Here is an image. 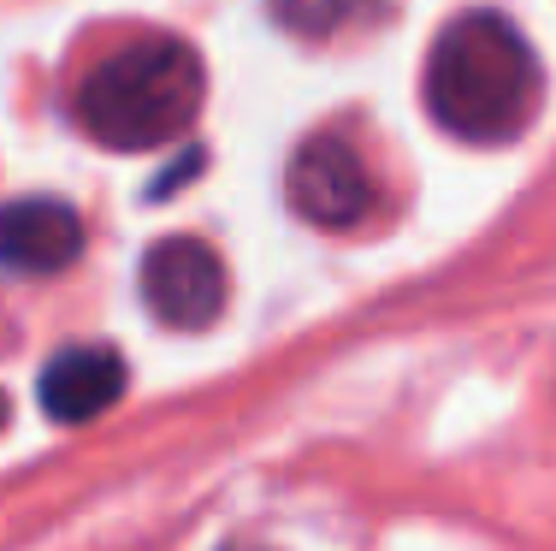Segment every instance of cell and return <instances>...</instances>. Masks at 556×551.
Listing matches in <instances>:
<instances>
[{
	"label": "cell",
	"instance_id": "cell-1",
	"mask_svg": "<svg viewBox=\"0 0 556 551\" xmlns=\"http://www.w3.org/2000/svg\"><path fill=\"white\" fill-rule=\"evenodd\" d=\"M545 101V65L503 12L480 7L439 30L427 54V113L456 142H515Z\"/></svg>",
	"mask_w": 556,
	"mask_h": 551
},
{
	"label": "cell",
	"instance_id": "cell-2",
	"mask_svg": "<svg viewBox=\"0 0 556 551\" xmlns=\"http://www.w3.org/2000/svg\"><path fill=\"white\" fill-rule=\"evenodd\" d=\"M202 96H207V72L190 42L137 36V42L113 48L101 65H89L72 113L101 149L137 154V149L178 142L202 113Z\"/></svg>",
	"mask_w": 556,
	"mask_h": 551
},
{
	"label": "cell",
	"instance_id": "cell-3",
	"mask_svg": "<svg viewBox=\"0 0 556 551\" xmlns=\"http://www.w3.org/2000/svg\"><path fill=\"white\" fill-rule=\"evenodd\" d=\"M285 190H290V208H296L308 226H326V231H350L355 220H367V208H374L367 161L355 154L350 137H338V130H320V137L296 142Z\"/></svg>",
	"mask_w": 556,
	"mask_h": 551
},
{
	"label": "cell",
	"instance_id": "cell-4",
	"mask_svg": "<svg viewBox=\"0 0 556 551\" xmlns=\"http://www.w3.org/2000/svg\"><path fill=\"white\" fill-rule=\"evenodd\" d=\"M142 303L178 333H202L225 314V261L202 238H161L142 255Z\"/></svg>",
	"mask_w": 556,
	"mask_h": 551
},
{
	"label": "cell",
	"instance_id": "cell-5",
	"mask_svg": "<svg viewBox=\"0 0 556 551\" xmlns=\"http://www.w3.org/2000/svg\"><path fill=\"white\" fill-rule=\"evenodd\" d=\"M84 255V220L72 202L24 196L0 208V267L7 273H60Z\"/></svg>",
	"mask_w": 556,
	"mask_h": 551
},
{
	"label": "cell",
	"instance_id": "cell-6",
	"mask_svg": "<svg viewBox=\"0 0 556 551\" xmlns=\"http://www.w3.org/2000/svg\"><path fill=\"white\" fill-rule=\"evenodd\" d=\"M36 398H42V410L54 415L60 427L96 422V415H108L113 403L125 398V356L108 345L60 350V356L42 367V379H36Z\"/></svg>",
	"mask_w": 556,
	"mask_h": 551
},
{
	"label": "cell",
	"instance_id": "cell-7",
	"mask_svg": "<svg viewBox=\"0 0 556 551\" xmlns=\"http://www.w3.org/2000/svg\"><path fill=\"white\" fill-rule=\"evenodd\" d=\"M367 12H386V0H273V18L290 36H338Z\"/></svg>",
	"mask_w": 556,
	"mask_h": 551
},
{
	"label": "cell",
	"instance_id": "cell-8",
	"mask_svg": "<svg viewBox=\"0 0 556 551\" xmlns=\"http://www.w3.org/2000/svg\"><path fill=\"white\" fill-rule=\"evenodd\" d=\"M0 427H7V391H0Z\"/></svg>",
	"mask_w": 556,
	"mask_h": 551
},
{
	"label": "cell",
	"instance_id": "cell-9",
	"mask_svg": "<svg viewBox=\"0 0 556 551\" xmlns=\"http://www.w3.org/2000/svg\"><path fill=\"white\" fill-rule=\"evenodd\" d=\"M231 551H261V546H231Z\"/></svg>",
	"mask_w": 556,
	"mask_h": 551
}]
</instances>
